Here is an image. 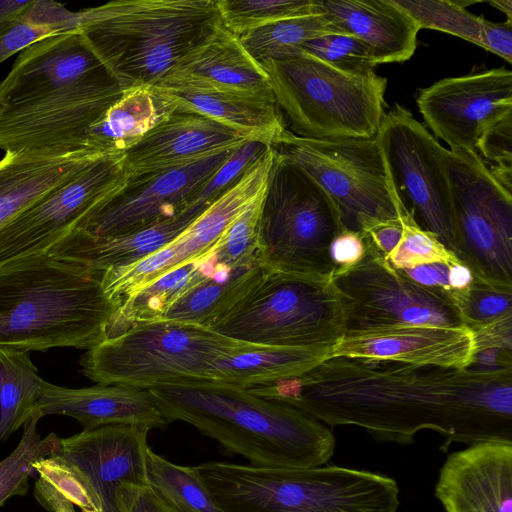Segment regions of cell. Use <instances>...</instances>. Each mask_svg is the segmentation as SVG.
Listing matches in <instances>:
<instances>
[{"label": "cell", "instance_id": "d590c367", "mask_svg": "<svg viewBox=\"0 0 512 512\" xmlns=\"http://www.w3.org/2000/svg\"><path fill=\"white\" fill-rule=\"evenodd\" d=\"M146 481L173 512H222L193 467L146 455Z\"/></svg>", "mask_w": 512, "mask_h": 512}, {"label": "cell", "instance_id": "8fae6325", "mask_svg": "<svg viewBox=\"0 0 512 512\" xmlns=\"http://www.w3.org/2000/svg\"><path fill=\"white\" fill-rule=\"evenodd\" d=\"M453 214L451 253L473 275L512 286V193L476 151L444 152Z\"/></svg>", "mask_w": 512, "mask_h": 512}, {"label": "cell", "instance_id": "8d00e7d4", "mask_svg": "<svg viewBox=\"0 0 512 512\" xmlns=\"http://www.w3.org/2000/svg\"><path fill=\"white\" fill-rule=\"evenodd\" d=\"M223 27L236 37L282 20L321 14L318 0H215Z\"/></svg>", "mask_w": 512, "mask_h": 512}, {"label": "cell", "instance_id": "7bdbcfd3", "mask_svg": "<svg viewBox=\"0 0 512 512\" xmlns=\"http://www.w3.org/2000/svg\"><path fill=\"white\" fill-rule=\"evenodd\" d=\"M264 194L252 202L228 226L214 245L218 264L233 267L258 256L260 217Z\"/></svg>", "mask_w": 512, "mask_h": 512}, {"label": "cell", "instance_id": "f35d334b", "mask_svg": "<svg viewBox=\"0 0 512 512\" xmlns=\"http://www.w3.org/2000/svg\"><path fill=\"white\" fill-rule=\"evenodd\" d=\"M422 28L449 33L481 46L485 19L468 12L473 1L394 0Z\"/></svg>", "mask_w": 512, "mask_h": 512}, {"label": "cell", "instance_id": "4316f807", "mask_svg": "<svg viewBox=\"0 0 512 512\" xmlns=\"http://www.w3.org/2000/svg\"><path fill=\"white\" fill-rule=\"evenodd\" d=\"M318 6L336 27L370 48L376 65L406 61L416 50L420 27L394 0H318Z\"/></svg>", "mask_w": 512, "mask_h": 512}, {"label": "cell", "instance_id": "836d02e7", "mask_svg": "<svg viewBox=\"0 0 512 512\" xmlns=\"http://www.w3.org/2000/svg\"><path fill=\"white\" fill-rule=\"evenodd\" d=\"M43 381L29 352L0 348V442L36 415Z\"/></svg>", "mask_w": 512, "mask_h": 512}, {"label": "cell", "instance_id": "db71d44e", "mask_svg": "<svg viewBox=\"0 0 512 512\" xmlns=\"http://www.w3.org/2000/svg\"><path fill=\"white\" fill-rule=\"evenodd\" d=\"M34 495L49 512H76L74 505L38 480L35 482Z\"/></svg>", "mask_w": 512, "mask_h": 512}, {"label": "cell", "instance_id": "f1b7e54d", "mask_svg": "<svg viewBox=\"0 0 512 512\" xmlns=\"http://www.w3.org/2000/svg\"><path fill=\"white\" fill-rule=\"evenodd\" d=\"M158 89L174 111L207 117L251 141L276 146L288 130L273 92L180 93Z\"/></svg>", "mask_w": 512, "mask_h": 512}, {"label": "cell", "instance_id": "4dcf8cb0", "mask_svg": "<svg viewBox=\"0 0 512 512\" xmlns=\"http://www.w3.org/2000/svg\"><path fill=\"white\" fill-rule=\"evenodd\" d=\"M333 347H282L257 345L217 360L211 380L243 388L300 376L332 356Z\"/></svg>", "mask_w": 512, "mask_h": 512}, {"label": "cell", "instance_id": "9f6ffc18", "mask_svg": "<svg viewBox=\"0 0 512 512\" xmlns=\"http://www.w3.org/2000/svg\"><path fill=\"white\" fill-rule=\"evenodd\" d=\"M473 277L474 275L472 271L460 262L454 261L450 264L449 286L453 300L458 294L469 287Z\"/></svg>", "mask_w": 512, "mask_h": 512}, {"label": "cell", "instance_id": "9c48e42d", "mask_svg": "<svg viewBox=\"0 0 512 512\" xmlns=\"http://www.w3.org/2000/svg\"><path fill=\"white\" fill-rule=\"evenodd\" d=\"M345 229L330 196L277 150L260 217L258 256L264 268L331 278V246Z\"/></svg>", "mask_w": 512, "mask_h": 512}, {"label": "cell", "instance_id": "6f0895ef", "mask_svg": "<svg viewBox=\"0 0 512 512\" xmlns=\"http://www.w3.org/2000/svg\"><path fill=\"white\" fill-rule=\"evenodd\" d=\"M507 15V21L512 22V1L511 0H494L489 2Z\"/></svg>", "mask_w": 512, "mask_h": 512}, {"label": "cell", "instance_id": "74e56055", "mask_svg": "<svg viewBox=\"0 0 512 512\" xmlns=\"http://www.w3.org/2000/svg\"><path fill=\"white\" fill-rule=\"evenodd\" d=\"M40 416H33L25 425L16 448L0 461V506L13 496L27 493L28 478L34 464L57 451L60 438L55 433L41 437L37 431Z\"/></svg>", "mask_w": 512, "mask_h": 512}, {"label": "cell", "instance_id": "ab89813d", "mask_svg": "<svg viewBox=\"0 0 512 512\" xmlns=\"http://www.w3.org/2000/svg\"><path fill=\"white\" fill-rule=\"evenodd\" d=\"M462 321L473 333L512 320V286L473 277L469 287L454 298Z\"/></svg>", "mask_w": 512, "mask_h": 512}, {"label": "cell", "instance_id": "f907efd6", "mask_svg": "<svg viewBox=\"0 0 512 512\" xmlns=\"http://www.w3.org/2000/svg\"><path fill=\"white\" fill-rule=\"evenodd\" d=\"M481 47L512 62V22L485 21Z\"/></svg>", "mask_w": 512, "mask_h": 512}, {"label": "cell", "instance_id": "ffe728a7", "mask_svg": "<svg viewBox=\"0 0 512 512\" xmlns=\"http://www.w3.org/2000/svg\"><path fill=\"white\" fill-rule=\"evenodd\" d=\"M110 75L80 31L42 38L18 53L0 82V104L28 101Z\"/></svg>", "mask_w": 512, "mask_h": 512}, {"label": "cell", "instance_id": "7402d4cb", "mask_svg": "<svg viewBox=\"0 0 512 512\" xmlns=\"http://www.w3.org/2000/svg\"><path fill=\"white\" fill-rule=\"evenodd\" d=\"M149 428L109 425L60 438L55 454L76 464L102 500L104 512H117L115 492L124 482L147 484Z\"/></svg>", "mask_w": 512, "mask_h": 512}, {"label": "cell", "instance_id": "484cf974", "mask_svg": "<svg viewBox=\"0 0 512 512\" xmlns=\"http://www.w3.org/2000/svg\"><path fill=\"white\" fill-rule=\"evenodd\" d=\"M205 208L194 204L173 217L113 236H96L77 229L46 252L98 271L131 265L175 239Z\"/></svg>", "mask_w": 512, "mask_h": 512}, {"label": "cell", "instance_id": "b9f144b4", "mask_svg": "<svg viewBox=\"0 0 512 512\" xmlns=\"http://www.w3.org/2000/svg\"><path fill=\"white\" fill-rule=\"evenodd\" d=\"M300 50L351 74H370L377 66L370 48L353 35H322L303 43Z\"/></svg>", "mask_w": 512, "mask_h": 512}, {"label": "cell", "instance_id": "bcb514c9", "mask_svg": "<svg viewBox=\"0 0 512 512\" xmlns=\"http://www.w3.org/2000/svg\"><path fill=\"white\" fill-rule=\"evenodd\" d=\"M489 161L495 163L492 176L507 190H512V113L488 129L478 140L477 148Z\"/></svg>", "mask_w": 512, "mask_h": 512}, {"label": "cell", "instance_id": "cb8c5ba5", "mask_svg": "<svg viewBox=\"0 0 512 512\" xmlns=\"http://www.w3.org/2000/svg\"><path fill=\"white\" fill-rule=\"evenodd\" d=\"M246 141L207 117L174 111L124 153L127 180L172 170Z\"/></svg>", "mask_w": 512, "mask_h": 512}, {"label": "cell", "instance_id": "7c38bea8", "mask_svg": "<svg viewBox=\"0 0 512 512\" xmlns=\"http://www.w3.org/2000/svg\"><path fill=\"white\" fill-rule=\"evenodd\" d=\"M365 238L362 260L331 277L344 308V335L399 326L465 327L448 293L422 286L393 268Z\"/></svg>", "mask_w": 512, "mask_h": 512}, {"label": "cell", "instance_id": "7a4b0ae2", "mask_svg": "<svg viewBox=\"0 0 512 512\" xmlns=\"http://www.w3.org/2000/svg\"><path fill=\"white\" fill-rule=\"evenodd\" d=\"M146 389L168 423L187 422L255 466H321L335 450L336 438L329 426L247 388L189 380Z\"/></svg>", "mask_w": 512, "mask_h": 512}, {"label": "cell", "instance_id": "5bb4252c", "mask_svg": "<svg viewBox=\"0 0 512 512\" xmlns=\"http://www.w3.org/2000/svg\"><path fill=\"white\" fill-rule=\"evenodd\" d=\"M121 94L116 81L106 75L28 101L0 104V149L87 150L88 129Z\"/></svg>", "mask_w": 512, "mask_h": 512}, {"label": "cell", "instance_id": "d6986e66", "mask_svg": "<svg viewBox=\"0 0 512 512\" xmlns=\"http://www.w3.org/2000/svg\"><path fill=\"white\" fill-rule=\"evenodd\" d=\"M476 350L475 336L466 327L423 325L346 334L333 346L332 356L465 369L473 364Z\"/></svg>", "mask_w": 512, "mask_h": 512}, {"label": "cell", "instance_id": "ee69618b", "mask_svg": "<svg viewBox=\"0 0 512 512\" xmlns=\"http://www.w3.org/2000/svg\"><path fill=\"white\" fill-rule=\"evenodd\" d=\"M402 237L386 257L397 270L412 269L428 263H450L457 259L436 236L420 228L410 216L402 219Z\"/></svg>", "mask_w": 512, "mask_h": 512}, {"label": "cell", "instance_id": "5b68a950", "mask_svg": "<svg viewBox=\"0 0 512 512\" xmlns=\"http://www.w3.org/2000/svg\"><path fill=\"white\" fill-rule=\"evenodd\" d=\"M193 469L222 512H397V482L335 465L271 468L205 462Z\"/></svg>", "mask_w": 512, "mask_h": 512}, {"label": "cell", "instance_id": "60d3db41", "mask_svg": "<svg viewBox=\"0 0 512 512\" xmlns=\"http://www.w3.org/2000/svg\"><path fill=\"white\" fill-rule=\"evenodd\" d=\"M38 481L81 512H104L103 503L86 474L73 462L52 453L34 464Z\"/></svg>", "mask_w": 512, "mask_h": 512}, {"label": "cell", "instance_id": "30bf717a", "mask_svg": "<svg viewBox=\"0 0 512 512\" xmlns=\"http://www.w3.org/2000/svg\"><path fill=\"white\" fill-rule=\"evenodd\" d=\"M375 137L314 140L287 130L274 147L330 196L346 229L365 234L408 216L394 194Z\"/></svg>", "mask_w": 512, "mask_h": 512}, {"label": "cell", "instance_id": "f546056e", "mask_svg": "<svg viewBox=\"0 0 512 512\" xmlns=\"http://www.w3.org/2000/svg\"><path fill=\"white\" fill-rule=\"evenodd\" d=\"M172 112L155 86L123 90L88 129L86 149L104 155L125 153Z\"/></svg>", "mask_w": 512, "mask_h": 512}, {"label": "cell", "instance_id": "6da1fadb", "mask_svg": "<svg viewBox=\"0 0 512 512\" xmlns=\"http://www.w3.org/2000/svg\"><path fill=\"white\" fill-rule=\"evenodd\" d=\"M331 427L353 425L382 442L421 430L452 443H512V369L418 366L331 356L297 377L248 388Z\"/></svg>", "mask_w": 512, "mask_h": 512}, {"label": "cell", "instance_id": "e575fe53", "mask_svg": "<svg viewBox=\"0 0 512 512\" xmlns=\"http://www.w3.org/2000/svg\"><path fill=\"white\" fill-rule=\"evenodd\" d=\"M326 34H345L324 14L282 20L241 35L242 46L258 63L301 55L300 46Z\"/></svg>", "mask_w": 512, "mask_h": 512}, {"label": "cell", "instance_id": "c3c4849f", "mask_svg": "<svg viewBox=\"0 0 512 512\" xmlns=\"http://www.w3.org/2000/svg\"><path fill=\"white\" fill-rule=\"evenodd\" d=\"M55 34L49 28L20 19L8 28L0 30V64L32 43Z\"/></svg>", "mask_w": 512, "mask_h": 512}, {"label": "cell", "instance_id": "2e32d148", "mask_svg": "<svg viewBox=\"0 0 512 512\" xmlns=\"http://www.w3.org/2000/svg\"><path fill=\"white\" fill-rule=\"evenodd\" d=\"M277 156L269 146L241 176L206 207L175 239L131 265L103 271L106 293L121 302L164 273L210 251L228 226L263 195Z\"/></svg>", "mask_w": 512, "mask_h": 512}, {"label": "cell", "instance_id": "44dd1931", "mask_svg": "<svg viewBox=\"0 0 512 512\" xmlns=\"http://www.w3.org/2000/svg\"><path fill=\"white\" fill-rule=\"evenodd\" d=\"M435 497L445 512H512V443L480 442L449 454Z\"/></svg>", "mask_w": 512, "mask_h": 512}, {"label": "cell", "instance_id": "e0dca14e", "mask_svg": "<svg viewBox=\"0 0 512 512\" xmlns=\"http://www.w3.org/2000/svg\"><path fill=\"white\" fill-rule=\"evenodd\" d=\"M417 106L449 150L476 151L483 132L512 113V72L495 68L439 80L420 91Z\"/></svg>", "mask_w": 512, "mask_h": 512}, {"label": "cell", "instance_id": "8992f818", "mask_svg": "<svg viewBox=\"0 0 512 512\" xmlns=\"http://www.w3.org/2000/svg\"><path fill=\"white\" fill-rule=\"evenodd\" d=\"M259 64L294 135L314 140L377 135L385 114L386 78L347 73L305 53Z\"/></svg>", "mask_w": 512, "mask_h": 512}, {"label": "cell", "instance_id": "f5cc1de1", "mask_svg": "<svg viewBox=\"0 0 512 512\" xmlns=\"http://www.w3.org/2000/svg\"><path fill=\"white\" fill-rule=\"evenodd\" d=\"M402 233V221H395L378 224L363 235L386 258L399 243Z\"/></svg>", "mask_w": 512, "mask_h": 512}, {"label": "cell", "instance_id": "7dc6e473", "mask_svg": "<svg viewBox=\"0 0 512 512\" xmlns=\"http://www.w3.org/2000/svg\"><path fill=\"white\" fill-rule=\"evenodd\" d=\"M117 512H173L148 484L124 482L115 492Z\"/></svg>", "mask_w": 512, "mask_h": 512}, {"label": "cell", "instance_id": "4fadbf2b", "mask_svg": "<svg viewBox=\"0 0 512 512\" xmlns=\"http://www.w3.org/2000/svg\"><path fill=\"white\" fill-rule=\"evenodd\" d=\"M375 138L403 212L451 252L454 230L445 148L398 104L384 114Z\"/></svg>", "mask_w": 512, "mask_h": 512}, {"label": "cell", "instance_id": "277c9868", "mask_svg": "<svg viewBox=\"0 0 512 512\" xmlns=\"http://www.w3.org/2000/svg\"><path fill=\"white\" fill-rule=\"evenodd\" d=\"M219 23L215 0H119L65 17L122 91L158 85Z\"/></svg>", "mask_w": 512, "mask_h": 512}, {"label": "cell", "instance_id": "83f0119b", "mask_svg": "<svg viewBox=\"0 0 512 512\" xmlns=\"http://www.w3.org/2000/svg\"><path fill=\"white\" fill-rule=\"evenodd\" d=\"M103 156L88 150L5 152L0 160V228Z\"/></svg>", "mask_w": 512, "mask_h": 512}, {"label": "cell", "instance_id": "ba28073f", "mask_svg": "<svg viewBox=\"0 0 512 512\" xmlns=\"http://www.w3.org/2000/svg\"><path fill=\"white\" fill-rule=\"evenodd\" d=\"M209 328L254 345L333 347L345 334L344 308L331 278L266 270Z\"/></svg>", "mask_w": 512, "mask_h": 512}, {"label": "cell", "instance_id": "ac0fdd59", "mask_svg": "<svg viewBox=\"0 0 512 512\" xmlns=\"http://www.w3.org/2000/svg\"><path fill=\"white\" fill-rule=\"evenodd\" d=\"M238 146L218 150L172 170L127 180L82 229L96 236H113L179 214L188 207L191 196Z\"/></svg>", "mask_w": 512, "mask_h": 512}, {"label": "cell", "instance_id": "52a82bcc", "mask_svg": "<svg viewBox=\"0 0 512 512\" xmlns=\"http://www.w3.org/2000/svg\"><path fill=\"white\" fill-rule=\"evenodd\" d=\"M255 346L206 326L161 319L135 324L105 338L87 350L80 366L97 384L146 389L178 381L211 380L217 360Z\"/></svg>", "mask_w": 512, "mask_h": 512}, {"label": "cell", "instance_id": "9a60e30c", "mask_svg": "<svg viewBox=\"0 0 512 512\" xmlns=\"http://www.w3.org/2000/svg\"><path fill=\"white\" fill-rule=\"evenodd\" d=\"M126 182L124 153L99 158L0 228V263L46 252L84 228Z\"/></svg>", "mask_w": 512, "mask_h": 512}, {"label": "cell", "instance_id": "681fc988", "mask_svg": "<svg viewBox=\"0 0 512 512\" xmlns=\"http://www.w3.org/2000/svg\"><path fill=\"white\" fill-rule=\"evenodd\" d=\"M367 250V241L363 234L345 229L333 241L331 257L335 271L346 270L364 257Z\"/></svg>", "mask_w": 512, "mask_h": 512}, {"label": "cell", "instance_id": "603a6c76", "mask_svg": "<svg viewBox=\"0 0 512 512\" xmlns=\"http://www.w3.org/2000/svg\"><path fill=\"white\" fill-rule=\"evenodd\" d=\"M155 87L180 93L272 92L262 66L221 22Z\"/></svg>", "mask_w": 512, "mask_h": 512}, {"label": "cell", "instance_id": "11a10c76", "mask_svg": "<svg viewBox=\"0 0 512 512\" xmlns=\"http://www.w3.org/2000/svg\"><path fill=\"white\" fill-rule=\"evenodd\" d=\"M34 0H0V30L18 22Z\"/></svg>", "mask_w": 512, "mask_h": 512}, {"label": "cell", "instance_id": "d4e9b609", "mask_svg": "<svg viewBox=\"0 0 512 512\" xmlns=\"http://www.w3.org/2000/svg\"><path fill=\"white\" fill-rule=\"evenodd\" d=\"M36 415H63L76 419L83 430L109 425L164 429L169 423L147 389L96 384L67 388L43 381Z\"/></svg>", "mask_w": 512, "mask_h": 512}, {"label": "cell", "instance_id": "3957f363", "mask_svg": "<svg viewBox=\"0 0 512 512\" xmlns=\"http://www.w3.org/2000/svg\"><path fill=\"white\" fill-rule=\"evenodd\" d=\"M102 272L48 252L0 263V348L99 344L120 306L104 290Z\"/></svg>", "mask_w": 512, "mask_h": 512}, {"label": "cell", "instance_id": "d6a6232c", "mask_svg": "<svg viewBox=\"0 0 512 512\" xmlns=\"http://www.w3.org/2000/svg\"><path fill=\"white\" fill-rule=\"evenodd\" d=\"M265 271L259 256L233 267L222 266L176 300L161 319L209 327L231 309Z\"/></svg>", "mask_w": 512, "mask_h": 512}, {"label": "cell", "instance_id": "816d5d0a", "mask_svg": "<svg viewBox=\"0 0 512 512\" xmlns=\"http://www.w3.org/2000/svg\"><path fill=\"white\" fill-rule=\"evenodd\" d=\"M451 263L452 262L428 263L401 271L416 283L428 288L440 289L451 296L449 286V269Z\"/></svg>", "mask_w": 512, "mask_h": 512}, {"label": "cell", "instance_id": "1f68e13d", "mask_svg": "<svg viewBox=\"0 0 512 512\" xmlns=\"http://www.w3.org/2000/svg\"><path fill=\"white\" fill-rule=\"evenodd\" d=\"M221 267L216 260L213 247L210 251L164 273L133 292L120 302L106 338L117 335L135 324L160 320L176 300L203 280L213 276Z\"/></svg>", "mask_w": 512, "mask_h": 512}, {"label": "cell", "instance_id": "f6af8a7d", "mask_svg": "<svg viewBox=\"0 0 512 512\" xmlns=\"http://www.w3.org/2000/svg\"><path fill=\"white\" fill-rule=\"evenodd\" d=\"M267 147L269 146L258 141H246L238 146L191 196L188 207L194 204L203 207L209 206L241 176Z\"/></svg>", "mask_w": 512, "mask_h": 512}]
</instances>
